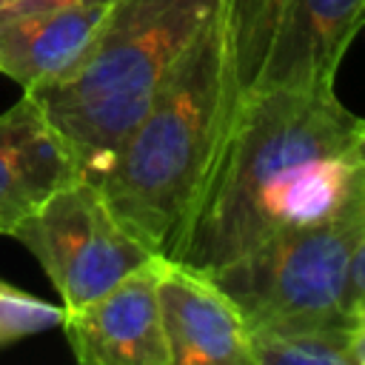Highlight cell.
Here are the masks:
<instances>
[{
    "label": "cell",
    "instance_id": "1",
    "mask_svg": "<svg viewBox=\"0 0 365 365\" xmlns=\"http://www.w3.org/2000/svg\"><path fill=\"white\" fill-rule=\"evenodd\" d=\"M365 197V117L336 88L248 94L171 259L214 271L265 237Z\"/></svg>",
    "mask_w": 365,
    "mask_h": 365
},
{
    "label": "cell",
    "instance_id": "2",
    "mask_svg": "<svg viewBox=\"0 0 365 365\" xmlns=\"http://www.w3.org/2000/svg\"><path fill=\"white\" fill-rule=\"evenodd\" d=\"M231 123L225 0L174 60L108 165L91 177L114 217L168 257L185 234Z\"/></svg>",
    "mask_w": 365,
    "mask_h": 365
},
{
    "label": "cell",
    "instance_id": "3",
    "mask_svg": "<svg viewBox=\"0 0 365 365\" xmlns=\"http://www.w3.org/2000/svg\"><path fill=\"white\" fill-rule=\"evenodd\" d=\"M217 6L220 0H114L88 60L63 83L31 94L86 177L108 165Z\"/></svg>",
    "mask_w": 365,
    "mask_h": 365
},
{
    "label": "cell",
    "instance_id": "4",
    "mask_svg": "<svg viewBox=\"0 0 365 365\" xmlns=\"http://www.w3.org/2000/svg\"><path fill=\"white\" fill-rule=\"evenodd\" d=\"M365 225V197L345 211L282 228L208 271L254 325L351 328V259Z\"/></svg>",
    "mask_w": 365,
    "mask_h": 365
},
{
    "label": "cell",
    "instance_id": "5",
    "mask_svg": "<svg viewBox=\"0 0 365 365\" xmlns=\"http://www.w3.org/2000/svg\"><path fill=\"white\" fill-rule=\"evenodd\" d=\"M6 237H14L31 251L57 291L63 311L106 294L151 257L114 217L103 191L86 174L9 225Z\"/></svg>",
    "mask_w": 365,
    "mask_h": 365
},
{
    "label": "cell",
    "instance_id": "6",
    "mask_svg": "<svg viewBox=\"0 0 365 365\" xmlns=\"http://www.w3.org/2000/svg\"><path fill=\"white\" fill-rule=\"evenodd\" d=\"M157 302L171 365H254L248 319L208 271L157 254Z\"/></svg>",
    "mask_w": 365,
    "mask_h": 365
},
{
    "label": "cell",
    "instance_id": "7",
    "mask_svg": "<svg viewBox=\"0 0 365 365\" xmlns=\"http://www.w3.org/2000/svg\"><path fill=\"white\" fill-rule=\"evenodd\" d=\"M60 328L83 365H171L157 302V254L106 294L66 311Z\"/></svg>",
    "mask_w": 365,
    "mask_h": 365
},
{
    "label": "cell",
    "instance_id": "8",
    "mask_svg": "<svg viewBox=\"0 0 365 365\" xmlns=\"http://www.w3.org/2000/svg\"><path fill=\"white\" fill-rule=\"evenodd\" d=\"M362 26L365 0H285L248 94L334 88L339 63Z\"/></svg>",
    "mask_w": 365,
    "mask_h": 365
},
{
    "label": "cell",
    "instance_id": "9",
    "mask_svg": "<svg viewBox=\"0 0 365 365\" xmlns=\"http://www.w3.org/2000/svg\"><path fill=\"white\" fill-rule=\"evenodd\" d=\"M114 0L0 17V74L23 94L71 77L94 51Z\"/></svg>",
    "mask_w": 365,
    "mask_h": 365
},
{
    "label": "cell",
    "instance_id": "10",
    "mask_svg": "<svg viewBox=\"0 0 365 365\" xmlns=\"http://www.w3.org/2000/svg\"><path fill=\"white\" fill-rule=\"evenodd\" d=\"M77 177L71 145L31 94L0 114V234Z\"/></svg>",
    "mask_w": 365,
    "mask_h": 365
},
{
    "label": "cell",
    "instance_id": "11",
    "mask_svg": "<svg viewBox=\"0 0 365 365\" xmlns=\"http://www.w3.org/2000/svg\"><path fill=\"white\" fill-rule=\"evenodd\" d=\"M282 6H285V0H225L231 120L259 74V66L268 51V43L277 29Z\"/></svg>",
    "mask_w": 365,
    "mask_h": 365
},
{
    "label": "cell",
    "instance_id": "12",
    "mask_svg": "<svg viewBox=\"0 0 365 365\" xmlns=\"http://www.w3.org/2000/svg\"><path fill=\"white\" fill-rule=\"evenodd\" d=\"M348 331L339 325H254V365H351Z\"/></svg>",
    "mask_w": 365,
    "mask_h": 365
},
{
    "label": "cell",
    "instance_id": "13",
    "mask_svg": "<svg viewBox=\"0 0 365 365\" xmlns=\"http://www.w3.org/2000/svg\"><path fill=\"white\" fill-rule=\"evenodd\" d=\"M63 305H51L0 279V348L57 328L63 322Z\"/></svg>",
    "mask_w": 365,
    "mask_h": 365
},
{
    "label": "cell",
    "instance_id": "14",
    "mask_svg": "<svg viewBox=\"0 0 365 365\" xmlns=\"http://www.w3.org/2000/svg\"><path fill=\"white\" fill-rule=\"evenodd\" d=\"M348 299H351L354 319L356 317H365V225H362V234H359V242H356V251H354V259H351Z\"/></svg>",
    "mask_w": 365,
    "mask_h": 365
},
{
    "label": "cell",
    "instance_id": "15",
    "mask_svg": "<svg viewBox=\"0 0 365 365\" xmlns=\"http://www.w3.org/2000/svg\"><path fill=\"white\" fill-rule=\"evenodd\" d=\"M88 3H103V0H9L0 9V17L31 14V11H51V9H68V6H88Z\"/></svg>",
    "mask_w": 365,
    "mask_h": 365
},
{
    "label": "cell",
    "instance_id": "16",
    "mask_svg": "<svg viewBox=\"0 0 365 365\" xmlns=\"http://www.w3.org/2000/svg\"><path fill=\"white\" fill-rule=\"evenodd\" d=\"M348 359L351 365H365V317H356L348 331Z\"/></svg>",
    "mask_w": 365,
    "mask_h": 365
},
{
    "label": "cell",
    "instance_id": "17",
    "mask_svg": "<svg viewBox=\"0 0 365 365\" xmlns=\"http://www.w3.org/2000/svg\"><path fill=\"white\" fill-rule=\"evenodd\" d=\"M6 3H9V0H0V9H3V6H6Z\"/></svg>",
    "mask_w": 365,
    "mask_h": 365
}]
</instances>
